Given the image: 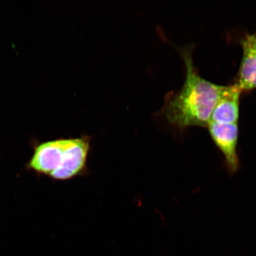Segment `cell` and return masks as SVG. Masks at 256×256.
I'll return each instance as SVG.
<instances>
[{
  "instance_id": "obj_1",
  "label": "cell",
  "mask_w": 256,
  "mask_h": 256,
  "mask_svg": "<svg viewBox=\"0 0 256 256\" xmlns=\"http://www.w3.org/2000/svg\"><path fill=\"white\" fill-rule=\"evenodd\" d=\"M180 52L186 69L185 82L180 90L166 95L162 114L180 130L192 126L207 128L223 86L198 74L188 48Z\"/></svg>"
},
{
  "instance_id": "obj_2",
  "label": "cell",
  "mask_w": 256,
  "mask_h": 256,
  "mask_svg": "<svg viewBox=\"0 0 256 256\" xmlns=\"http://www.w3.org/2000/svg\"><path fill=\"white\" fill-rule=\"evenodd\" d=\"M90 144L88 136L38 143L26 168L54 180H69L84 170Z\"/></svg>"
},
{
  "instance_id": "obj_3",
  "label": "cell",
  "mask_w": 256,
  "mask_h": 256,
  "mask_svg": "<svg viewBox=\"0 0 256 256\" xmlns=\"http://www.w3.org/2000/svg\"><path fill=\"white\" fill-rule=\"evenodd\" d=\"M207 128L214 142L222 154L229 172L235 174L240 168L238 124H223L210 122Z\"/></svg>"
},
{
  "instance_id": "obj_4",
  "label": "cell",
  "mask_w": 256,
  "mask_h": 256,
  "mask_svg": "<svg viewBox=\"0 0 256 256\" xmlns=\"http://www.w3.org/2000/svg\"><path fill=\"white\" fill-rule=\"evenodd\" d=\"M242 92L236 84L223 86L211 114L210 122L223 124H238L240 98Z\"/></svg>"
},
{
  "instance_id": "obj_5",
  "label": "cell",
  "mask_w": 256,
  "mask_h": 256,
  "mask_svg": "<svg viewBox=\"0 0 256 256\" xmlns=\"http://www.w3.org/2000/svg\"><path fill=\"white\" fill-rule=\"evenodd\" d=\"M243 55L236 84L242 92L256 88V46L252 35L242 41Z\"/></svg>"
},
{
  "instance_id": "obj_6",
  "label": "cell",
  "mask_w": 256,
  "mask_h": 256,
  "mask_svg": "<svg viewBox=\"0 0 256 256\" xmlns=\"http://www.w3.org/2000/svg\"><path fill=\"white\" fill-rule=\"evenodd\" d=\"M252 40H254V42L255 44V46H256V34H252Z\"/></svg>"
}]
</instances>
